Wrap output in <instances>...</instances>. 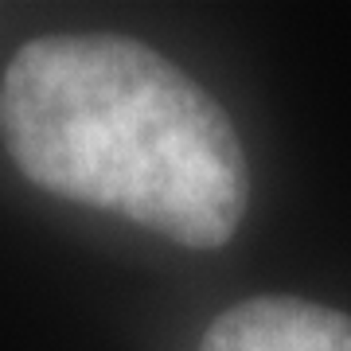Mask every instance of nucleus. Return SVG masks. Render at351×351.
Returning a JSON list of instances; mask_svg holds the SVG:
<instances>
[{"instance_id": "nucleus-2", "label": "nucleus", "mask_w": 351, "mask_h": 351, "mask_svg": "<svg viewBox=\"0 0 351 351\" xmlns=\"http://www.w3.org/2000/svg\"><path fill=\"white\" fill-rule=\"evenodd\" d=\"M199 351H351V316L297 297H258L226 308Z\"/></svg>"}, {"instance_id": "nucleus-1", "label": "nucleus", "mask_w": 351, "mask_h": 351, "mask_svg": "<svg viewBox=\"0 0 351 351\" xmlns=\"http://www.w3.org/2000/svg\"><path fill=\"white\" fill-rule=\"evenodd\" d=\"M0 133L32 184L195 250L230 242L246 211V156L219 101L133 39L20 47L0 86Z\"/></svg>"}]
</instances>
